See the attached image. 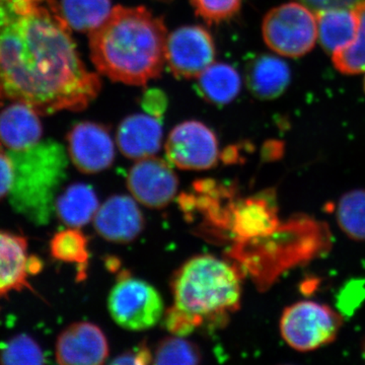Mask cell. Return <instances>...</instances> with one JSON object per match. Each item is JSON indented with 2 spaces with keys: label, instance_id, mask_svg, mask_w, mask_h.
I'll return each mask as SVG.
<instances>
[{
  "label": "cell",
  "instance_id": "6da1fadb",
  "mask_svg": "<svg viewBox=\"0 0 365 365\" xmlns=\"http://www.w3.org/2000/svg\"><path fill=\"white\" fill-rule=\"evenodd\" d=\"M54 0H0V98L39 115L85 110L102 90Z\"/></svg>",
  "mask_w": 365,
  "mask_h": 365
},
{
  "label": "cell",
  "instance_id": "7a4b0ae2",
  "mask_svg": "<svg viewBox=\"0 0 365 365\" xmlns=\"http://www.w3.org/2000/svg\"><path fill=\"white\" fill-rule=\"evenodd\" d=\"M167 39L165 21L146 7L115 6L90 34L91 62L112 81L145 86L162 74Z\"/></svg>",
  "mask_w": 365,
  "mask_h": 365
},
{
  "label": "cell",
  "instance_id": "3957f363",
  "mask_svg": "<svg viewBox=\"0 0 365 365\" xmlns=\"http://www.w3.org/2000/svg\"><path fill=\"white\" fill-rule=\"evenodd\" d=\"M241 281L227 262L211 255L187 261L173 281L174 307L165 314L170 333L188 335L205 319H222L241 302Z\"/></svg>",
  "mask_w": 365,
  "mask_h": 365
},
{
  "label": "cell",
  "instance_id": "277c9868",
  "mask_svg": "<svg viewBox=\"0 0 365 365\" xmlns=\"http://www.w3.org/2000/svg\"><path fill=\"white\" fill-rule=\"evenodd\" d=\"M14 180L11 191L14 209L29 220L46 223L55 207L57 189L66 176V150L53 140L23 150H9Z\"/></svg>",
  "mask_w": 365,
  "mask_h": 365
},
{
  "label": "cell",
  "instance_id": "5b68a950",
  "mask_svg": "<svg viewBox=\"0 0 365 365\" xmlns=\"http://www.w3.org/2000/svg\"><path fill=\"white\" fill-rule=\"evenodd\" d=\"M262 35L272 51L281 56L299 58L312 51L316 44L317 19L304 4H281L266 14Z\"/></svg>",
  "mask_w": 365,
  "mask_h": 365
},
{
  "label": "cell",
  "instance_id": "8992f818",
  "mask_svg": "<svg viewBox=\"0 0 365 365\" xmlns=\"http://www.w3.org/2000/svg\"><path fill=\"white\" fill-rule=\"evenodd\" d=\"M342 318L330 307L304 300L287 307L280 319V333L290 347L307 352L333 342Z\"/></svg>",
  "mask_w": 365,
  "mask_h": 365
},
{
  "label": "cell",
  "instance_id": "52a82bcc",
  "mask_svg": "<svg viewBox=\"0 0 365 365\" xmlns=\"http://www.w3.org/2000/svg\"><path fill=\"white\" fill-rule=\"evenodd\" d=\"M108 309L115 323L129 331H144L160 323L165 304L160 292L146 281L125 277L112 288Z\"/></svg>",
  "mask_w": 365,
  "mask_h": 365
},
{
  "label": "cell",
  "instance_id": "ba28073f",
  "mask_svg": "<svg viewBox=\"0 0 365 365\" xmlns=\"http://www.w3.org/2000/svg\"><path fill=\"white\" fill-rule=\"evenodd\" d=\"M165 150L170 165L180 170L212 169L220 158L215 132L196 120L182 122L174 127L165 141Z\"/></svg>",
  "mask_w": 365,
  "mask_h": 365
},
{
  "label": "cell",
  "instance_id": "9c48e42d",
  "mask_svg": "<svg viewBox=\"0 0 365 365\" xmlns=\"http://www.w3.org/2000/svg\"><path fill=\"white\" fill-rule=\"evenodd\" d=\"M216 47L207 29L182 26L168 35L165 64L178 78H197L215 63Z\"/></svg>",
  "mask_w": 365,
  "mask_h": 365
},
{
  "label": "cell",
  "instance_id": "30bf717a",
  "mask_svg": "<svg viewBox=\"0 0 365 365\" xmlns=\"http://www.w3.org/2000/svg\"><path fill=\"white\" fill-rule=\"evenodd\" d=\"M127 187L137 202L148 208L169 205L177 195L179 181L170 163L150 157L137 160L127 177Z\"/></svg>",
  "mask_w": 365,
  "mask_h": 365
},
{
  "label": "cell",
  "instance_id": "8fae6325",
  "mask_svg": "<svg viewBox=\"0 0 365 365\" xmlns=\"http://www.w3.org/2000/svg\"><path fill=\"white\" fill-rule=\"evenodd\" d=\"M67 143L71 162L83 174H98L114 163L115 143L103 124L85 121L74 125L67 134Z\"/></svg>",
  "mask_w": 365,
  "mask_h": 365
},
{
  "label": "cell",
  "instance_id": "7c38bea8",
  "mask_svg": "<svg viewBox=\"0 0 365 365\" xmlns=\"http://www.w3.org/2000/svg\"><path fill=\"white\" fill-rule=\"evenodd\" d=\"M93 227L106 241L128 244L143 232L144 216L133 197L114 195L98 207Z\"/></svg>",
  "mask_w": 365,
  "mask_h": 365
},
{
  "label": "cell",
  "instance_id": "4fadbf2b",
  "mask_svg": "<svg viewBox=\"0 0 365 365\" xmlns=\"http://www.w3.org/2000/svg\"><path fill=\"white\" fill-rule=\"evenodd\" d=\"M109 343L95 324H73L58 337L56 360L64 365H98L109 357Z\"/></svg>",
  "mask_w": 365,
  "mask_h": 365
},
{
  "label": "cell",
  "instance_id": "5bb4252c",
  "mask_svg": "<svg viewBox=\"0 0 365 365\" xmlns=\"http://www.w3.org/2000/svg\"><path fill=\"white\" fill-rule=\"evenodd\" d=\"M116 141L122 155L131 160L155 157L162 148V122L148 114L131 115L118 127Z\"/></svg>",
  "mask_w": 365,
  "mask_h": 365
},
{
  "label": "cell",
  "instance_id": "9a60e30c",
  "mask_svg": "<svg viewBox=\"0 0 365 365\" xmlns=\"http://www.w3.org/2000/svg\"><path fill=\"white\" fill-rule=\"evenodd\" d=\"M35 261L29 260L25 237L0 232V297L11 290L30 287L29 272L40 268L34 265Z\"/></svg>",
  "mask_w": 365,
  "mask_h": 365
},
{
  "label": "cell",
  "instance_id": "2e32d148",
  "mask_svg": "<svg viewBox=\"0 0 365 365\" xmlns=\"http://www.w3.org/2000/svg\"><path fill=\"white\" fill-rule=\"evenodd\" d=\"M38 113L16 102L0 114V144L9 150H23L40 143L43 126Z\"/></svg>",
  "mask_w": 365,
  "mask_h": 365
},
{
  "label": "cell",
  "instance_id": "e0dca14e",
  "mask_svg": "<svg viewBox=\"0 0 365 365\" xmlns=\"http://www.w3.org/2000/svg\"><path fill=\"white\" fill-rule=\"evenodd\" d=\"M246 83L252 95L259 100L279 98L290 83V71L282 59L262 54L250 60Z\"/></svg>",
  "mask_w": 365,
  "mask_h": 365
},
{
  "label": "cell",
  "instance_id": "ac0fdd59",
  "mask_svg": "<svg viewBox=\"0 0 365 365\" xmlns=\"http://www.w3.org/2000/svg\"><path fill=\"white\" fill-rule=\"evenodd\" d=\"M316 13L319 43L327 52L333 54L354 41L359 20L353 9L336 7Z\"/></svg>",
  "mask_w": 365,
  "mask_h": 365
},
{
  "label": "cell",
  "instance_id": "d6986e66",
  "mask_svg": "<svg viewBox=\"0 0 365 365\" xmlns=\"http://www.w3.org/2000/svg\"><path fill=\"white\" fill-rule=\"evenodd\" d=\"M242 78L227 63H212L197 78L196 88L209 104L225 106L239 96Z\"/></svg>",
  "mask_w": 365,
  "mask_h": 365
},
{
  "label": "cell",
  "instance_id": "ffe728a7",
  "mask_svg": "<svg viewBox=\"0 0 365 365\" xmlns=\"http://www.w3.org/2000/svg\"><path fill=\"white\" fill-rule=\"evenodd\" d=\"M100 207L97 194L90 185H71L55 201L57 216L68 227H85Z\"/></svg>",
  "mask_w": 365,
  "mask_h": 365
},
{
  "label": "cell",
  "instance_id": "44dd1931",
  "mask_svg": "<svg viewBox=\"0 0 365 365\" xmlns=\"http://www.w3.org/2000/svg\"><path fill=\"white\" fill-rule=\"evenodd\" d=\"M235 232L242 239L260 240L272 235L278 227L276 211L264 199H250L235 213Z\"/></svg>",
  "mask_w": 365,
  "mask_h": 365
},
{
  "label": "cell",
  "instance_id": "7402d4cb",
  "mask_svg": "<svg viewBox=\"0 0 365 365\" xmlns=\"http://www.w3.org/2000/svg\"><path fill=\"white\" fill-rule=\"evenodd\" d=\"M111 0H61L59 11L72 30L91 34L111 14Z\"/></svg>",
  "mask_w": 365,
  "mask_h": 365
},
{
  "label": "cell",
  "instance_id": "603a6c76",
  "mask_svg": "<svg viewBox=\"0 0 365 365\" xmlns=\"http://www.w3.org/2000/svg\"><path fill=\"white\" fill-rule=\"evenodd\" d=\"M88 245V239L78 228L69 227L54 235L50 250L56 260L76 264L79 268L78 276H85L90 258Z\"/></svg>",
  "mask_w": 365,
  "mask_h": 365
},
{
  "label": "cell",
  "instance_id": "cb8c5ba5",
  "mask_svg": "<svg viewBox=\"0 0 365 365\" xmlns=\"http://www.w3.org/2000/svg\"><path fill=\"white\" fill-rule=\"evenodd\" d=\"M337 222L341 230L355 241H365V190H352L340 199Z\"/></svg>",
  "mask_w": 365,
  "mask_h": 365
},
{
  "label": "cell",
  "instance_id": "d4e9b609",
  "mask_svg": "<svg viewBox=\"0 0 365 365\" xmlns=\"http://www.w3.org/2000/svg\"><path fill=\"white\" fill-rule=\"evenodd\" d=\"M357 20L359 30L354 41L339 51L333 53V63L343 74H359L365 71V1L352 7Z\"/></svg>",
  "mask_w": 365,
  "mask_h": 365
},
{
  "label": "cell",
  "instance_id": "484cf974",
  "mask_svg": "<svg viewBox=\"0 0 365 365\" xmlns=\"http://www.w3.org/2000/svg\"><path fill=\"white\" fill-rule=\"evenodd\" d=\"M202 354L195 343L184 339L182 336L168 337L160 341L153 353L155 364H198Z\"/></svg>",
  "mask_w": 365,
  "mask_h": 365
},
{
  "label": "cell",
  "instance_id": "4316f807",
  "mask_svg": "<svg viewBox=\"0 0 365 365\" xmlns=\"http://www.w3.org/2000/svg\"><path fill=\"white\" fill-rule=\"evenodd\" d=\"M44 362V355L40 346L25 334L14 337L0 353V364H2L32 365Z\"/></svg>",
  "mask_w": 365,
  "mask_h": 365
},
{
  "label": "cell",
  "instance_id": "83f0119b",
  "mask_svg": "<svg viewBox=\"0 0 365 365\" xmlns=\"http://www.w3.org/2000/svg\"><path fill=\"white\" fill-rule=\"evenodd\" d=\"M197 16L208 25H220L234 18L242 0H190Z\"/></svg>",
  "mask_w": 365,
  "mask_h": 365
},
{
  "label": "cell",
  "instance_id": "f1b7e54d",
  "mask_svg": "<svg viewBox=\"0 0 365 365\" xmlns=\"http://www.w3.org/2000/svg\"><path fill=\"white\" fill-rule=\"evenodd\" d=\"M140 103L146 114L158 120H162L167 111L168 97L160 88H148L144 91Z\"/></svg>",
  "mask_w": 365,
  "mask_h": 365
},
{
  "label": "cell",
  "instance_id": "f546056e",
  "mask_svg": "<svg viewBox=\"0 0 365 365\" xmlns=\"http://www.w3.org/2000/svg\"><path fill=\"white\" fill-rule=\"evenodd\" d=\"M14 180V168L9 153L0 148V200L11 193Z\"/></svg>",
  "mask_w": 365,
  "mask_h": 365
},
{
  "label": "cell",
  "instance_id": "4dcf8cb0",
  "mask_svg": "<svg viewBox=\"0 0 365 365\" xmlns=\"http://www.w3.org/2000/svg\"><path fill=\"white\" fill-rule=\"evenodd\" d=\"M153 355L146 346L140 345L132 351H127L113 360V364H153Z\"/></svg>",
  "mask_w": 365,
  "mask_h": 365
},
{
  "label": "cell",
  "instance_id": "1f68e13d",
  "mask_svg": "<svg viewBox=\"0 0 365 365\" xmlns=\"http://www.w3.org/2000/svg\"><path fill=\"white\" fill-rule=\"evenodd\" d=\"M300 4L314 9V11L323 9H336V7H346L352 9L365 0H299Z\"/></svg>",
  "mask_w": 365,
  "mask_h": 365
},
{
  "label": "cell",
  "instance_id": "d6a6232c",
  "mask_svg": "<svg viewBox=\"0 0 365 365\" xmlns=\"http://www.w3.org/2000/svg\"><path fill=\"white\" fill-rule=\"evenodd\" d=\"M29 1H32V2H36V4H39V2H43V1H47V0H29Z\"/></svg>",
  "mask_w": 365,
  "mask_h": 365
},
{
  "label": "cell",
  "instance_id": "836d02e7",
  "mask_svg": "<svg viewBox=\"0 0 365 365\" xmlns=\"http://www.w3.org/2000/svg\"><path fill=\"white\" fill-rule=\"evenodd\" d=\"M160 1H170V0H160Z\"/></svg>",
  "mask_w": 365,
  "mask_h": 365
},
{
  "label": "cell",
  "instance_id": "e575fe53",
  "mask_svg": "<svg viewBox=\"0 0 365 365\" xmlns=\"http://www.w3.org/2000/svg\"><path fill=\"white\" fill-rule=\"evenodd\" d=\"M364 90H365V78H364Z\"/></svg>",
  "mask_w": 365,
  "mask_h": 365
},
{
  "label": "cell",
  "instance_id": "d590c367",
  "mask_svg": "<svg viewBox=\"0 0 365 365\" xmlns=\"http://www.w3.org/2000/svg\"><path fill=\"white\" fill-rule=\"evenodd\" d=\"M364 355H365V345H364Z\"/></svg>",
  "mask_w": 365,
  "mask_h": 365
}]
</instances>
